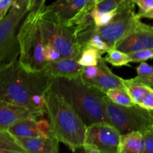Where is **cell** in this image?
<instances>
[{"label":"cell","instance_id":"6da1fadb","mask_svg":"<svg viewBox=\"0 0 153 153\" xmlns=\"http://www.w3.org/2000/svg\"><path fill=\"white\" fill-rule=\"evenodd\" d=\"M52 79L44 70H26L17 60L0 68V100L43 117L46 114L45 95Z\"/></svg>","mask_w":153,"mask_h":153},{"label":"cell","instance_id":"7a4b0ae2","mask_svg":"<svg viewBox=\"0 0 153 153\" xmlns=\"http://www.w3.org/2000/svg\"><path fill=\"white\" fill-rule=\"evenodd\" d=\"M50 89L61 96L80 116L86 126L109 121L104 109L105 93L78 78H53Z\"/></svg>","mask_w":153,"mask_h":153},{"label":"cell","instance_id":"3957f363","mask_svg":"<svg viewBox=\"0 0 153 153\" xmlns=\"http://www.w3.org/2000/svg\"><path fill=\"white\" fill-rule=\"evenodd\" d=\"M46 111L55 136L73 152L82 147L87 126L69 103L49 88L45 95Z\"/></svg>","mask_w":153,"mask_h":153},{"label":"cell","instance_id":"277c9868","mask_svg":"<svg viewBox=\"0 0 153 153\" xmlns=\"http://www.w3.org/2000/svg\"><path fill=\"white\" fill-rule=\"evenodd\" d=\"M41 11H30L18 31V61L29 71H42L46 61L43 54V36L40 25Z\"/></svg>","mask_w":153,"mask_h":153},{"label":"cell","instance_id":"5b68a950","mask_svg":"<svg viewBox=\"0 0 153 153\" xmlns=\"http://www.w3.org/2000/svg\"><path fill=\"white\" fill-rule=\"evenodd\" d=\"M28 0H14L0 20V68L17 61L19 55L18 31L29 12Z\"/></svg>","mask_w":153,"mask_h":153},{"label":"cell","instance_id":"8992f818","mask_svg":"<svg viewBox=\"0 0 153 153\" xmlns=\"http://www.w3.org/2000/svg\"><path fill=\"white\" fill-rule=\"evenodd\" d=\"M104 109L109 123L114 126L121 134L133 131L143 133L152 128V120L150 111L138 105H120L112 102L105 96Z\"/></svg>","mask_w":153,"mask_h":153},{"label":"cell","instance_id":"52a82bcc","mask_svg":"<svg viewBox=\"0 0 153 153\" xmlns=\"http://www.w3.org/2000/svg\"><path fill=\"white\" fill-rule=\"evenodd\" d=\"M40 25L43 41L52 43L62 58L79 59L83 46L79 43L76 26H68L49 17L41 11Z\"/></svg>","mask_w":153,"mask_h":153},{"label":"cell","instance_id":"ba28073f","mask_svg":"<svg viewBox=\"0 0 153 153\" xmlns=\"http://www.w3.org/2000/svg\"><path fill=\"white\" fill-rule=\"evenodd\" d=\"M134 5L135 4L133 1L128 2L126 1L108 24L101 27L96 26V32L111 49L116 47L140 21L134 11Z\"/></svg>","mask_w":153,"mask_h":153},{"label":"cell","instance_id":"9c48e42d","mask_svg":"<svg viewBox=\"0 0 153 153\" xmlns=\"http://www.w3.org/2000/svg\"><path fill=\"white\" fill-rule=\"evenodd\" d=\"M121 134L107 122L94 123L87 126L82 149L88 153H118Z\"/></svg>","mask_w":153,"mask_h":153},{"label":"cell","instance_id":"30bf717a","mask_svg":"<svg viewBox=\"0 0 153 153\" xmlns=\"http://www.w3.org/2000/svg\"><path fill=\"white\" fill-rule=\"evenodd\" d=\"M97 0H70L63 4H49L42 10L44 14L68 26H76L85 20Z\"/></svg>","mask_w":153,"mask_h":153},{"label":"cell","instance_id":"8fae6325","mask_svg":"<svg viewBox=\"0 0 153 153\" xmlns=\"http://www.w3.org/2000/svg\"><path fill=\"white\" fill-rule=\"evenodd\" d=\"M115 48L128 54L143 49H153V26L140 21L129 34Z\"/></svg>","mask_w":153,"mask_h":153},{"label":"cell","instance_id":"7c38bea8","mask_svg":"<svg viewBox=\"0 0 153 153\" xmlns=\"http://www.w3.org/2000/svg\"><path fill=\"white\" fill-rule=\"evenodd\" d=\"M8 131L16 137H56L49 120L30 117L12 126Z\"/></svg>","mask_w":153,"mask_h":153},{"label":"cell","instance_id":"4fadbf2b","mask_svg":"<svg viewBox=\"0 0 153 153\" xmlns=\"http://www.w3.org/2000/svg\"><path fill=\"white\" fill-rule=\"evenodd\" d=\"M30 117L38 118L40 117L27 108L0 100V130L8 131L16 123Z\"/></svg>","mask_w":153,"mask_h":153},{"label":"cell","instance_id":"5bb4252c","mask_svg":"<svg viewBox=\"0 0 153 153\" xmlns=\"http://www.w3.org/2000/svg\"><path fill=\"white\" fill-rule=\"evenodd\" d=\"M83 68L76 58H61L46 62L43 70L52 78H78L81 76Z\"/></svg>","mask_w":153,"mask_h":153},{"label":"cell","instance_id":"9a60e30c","mask_svg":"<svg viewBox=\"0 0 153 153\" xmlns=\"http://www.w3.org/2000/svg\"><path fill=\"white\" fill-rule=\"evenodd\" d=\"M101 69L100 75L95 79L85 82L88 85L98 88L106 94L111 89H126L124 79L115 75L106 64L105 58H102L98 63ZM85 82V81H84Z\"/></svg>","mask_w":153,"mask_h":153},{"label":"cell","instance_id":"2e32d148","mask_svg":"<svg viewBox=\"0 0 153 153\" xmlns=\"http://www.w3.org/2000/svg\"><path fill=\"white\" fill-rule=\"evenodd\" d=\"M26 153H57L59 140L56 137H16Z\"/></svg>","mask_w":153,"mask_h":153},{"label":"cell","instance_id":"e0dca14e","mask_svg":"<svg viewBox=\"0 0 153 153\" xmlns=\"http://www.w3.org/2000/svg\"><path fill=\"white\" fill-rule=\"evenodd\" d=\"M144 149L142 132L133 131L121 134L118 153H144Z\"/></svg>","mask_w":153,"mask_h":153},{"label":"cell","instance_id":"ac0fdd59","mask_svg":"<svg viewBox=\"0 0 153 153\" xmlns=\"http://www.w3.org/2000/svg\"><path fill=\"white\" fill-rule=\"evenodd\" d=\"M104 53L103 51L94 46H85L82 49L78 61L84 67L97 65L100 60L102 58V55Z\"/></svg>","mask_w":153,"mask_h":153},{"label":"cell","instance_id":"d6986e66","mask_svg":"<svg viewBox=\"0 0 153 153\" xmlns=\"http://www.w3.org/2000/svg\"><path fill=\"white\" fill-rule=\"evenodd\" d=\"M0 149H6L11 153H26L16 137L9 131L0 130Z\"/></svg>","mask_w":153,"mask_h":153},{"label":"cell","instance_id":"ffe728a7","mask_svg":"<svg viewBox=\"0 0 153 153\" xmlns=\"http://www.w3.org/2000/svg\"><path fill=\"white\" fill-rule=\"evenodd\" d=\"M105 60L106 62L115 67L128 65L130 62H131L128 53H126L117 48H111L109 49L107 52Z\"/></svg>","mask_w":153,"mask_h":153},{"label":"cell","instance_id":"44dd1931","mask_svg":"<svg viewBox=\"0 0 153 153\" xmlns=\"http://www.w3.org/2000/svg\"><path fill=\"white\" fill-rule=\"evenodd\" d=\"M106 96L114 103L124 106L136 105L128 91L125 89H111L106 92Z\"/></svg>","mask_w":153,"mask_h":153},{"label":"cell","instance_id":"7402d4cb","mask_svg":"<svg viewBox=\"0 0 153 153\" xmlns=\"http://www.w3.org/2000/svg\"><path fill=\"white\" fill-rule=\"evenodd\" d=\"M125 1L126 0H97L92 10L101 13L115 11L117 10Z\"/></svg>","mask_w":153,"mask_h":153},{"label":"cell","instance_id":"603a6c76","mask_svg":"<svg viewBox=\"0 0 153 153\" xmlns=\"http://www.w3.org/2000/svg\"><path fill=\"white\" fill-rule=\"evenodd\" d=\"M117 10L112 12H106V13H101L92 10L90 13V15L92 17L94 23L97 27L104 26V25L108 24L112 19L116 16Z\"/></svg>","mask_w":153,"mask_h":153},{"label":"cell","instance_id":"cb8c5ba5","mask_svg":"<svg viewBox=\"0 0 153 153\" xmlns=\"http://www.w3.org/2000/svg\"><path fill=\"white\" fill-rule=\"evenodd\" d=\"M43 54H44L45 61L46 62L48 61H54L61 58L60 52L55 49V46L51 43L48 41H43Z\"/></svg>","mask_w":153,"mask_h":153},{"label":"cell","instance_id":"d4e9b609","mask_svg":"<svg viewBox=\"0 0 153 153\" xmlns=\"http://www.w3.org/2000/svg\"><path fill=\"white\" fill-rule=\"evenodd\" d=\"M131 62H143L153 58V49H143L128 53Z\"/></svg>","mask_w":153,"mask_h":153},{"label":"cell","instance_id":"484cf974","mask_svg":"<svg viewBox=\"0 0 153 153\" xmlns=\"http://www.w3.org/2000/svg\"><path fill=\"white\" fill-rule=\"evenodd\" d=\"M100 72H101V69L98 64L94 66H86V67H84L82 70L81 78L85 82L92 80L100 75Z\"/></svg>","mask_w":153,"mask_h":153},{"label":"cell","instance_id":"4316f807","mask_svg":"<svg viewBox=\"0 0 153 153\" xmlns=\"http://www.w3.org/2000/svg\"><path fill=\"white\" fill-rule=\"evenodd\" d=\"M144 140V153H153V128H149L143 132Z\"/></svg>","mask_w":153,"mask_h":153},{"label":"cell","instance_id":"83f0119b","mask_svg":"<svg viewBox=\"0 0 153 153\" xmlns=\"http://www.w3.org/2000/svg\"><path fill=\"white\" fill-rule=\"evenodd\" d=\"M139 7V10L137 15L140 16L143 13L149 11L153 8V0H131Z\"/></svg>","mask_w":153,"mask_h":153},{"label":"cell","instance_id":"f1b7e54d","mask_svg":"<svg viewBox=\"0 0 153 153\" xmlns=\"http://www.w3.org/2000/svg\"><path fill=\"white\" fill-rule=\"evenodd\" d=\"M139 105L147 110H153V88L149 87Z\"/></svg>","mask_w":153,"mask_h":153},{"label":"cell","instance_id":"f546056e","mask_svg":"<svg viewBox=\"0 0 153 153\" xmlns=\"http://www.w3.org/2000/svg\"><path fill=\"white\" fill-rule=\"evenodd\" d=\"M137 76L136 77L137 78H143L146 76H149L153 73V67L149 65L147 63L143 62L140 63V65L137 67Z\"/></svg>","mask_w":153,"mask_h":153},{"label":"cell","instance_id":"4dcf8cb0","mask_svg":"<svg viewBox=\"0 0 153 153\" xmlns=\"http://www.w3.org/2000/svg\"><path fill=\"white\" fill-rule=\"evenodd\" d=\"M28 8L30 11H42L45 7L46 0H28Z\"/></svg>","mask_w":153,"mask_h":153},{"label":"cell","instance_id":"1f68e13d","mask_svg":"<svg viewBox=\"0 0 153 153\" xmlns=\"http://www.w3.org/2000/svg\"><path fill=\"white\" fill-rule=\"evenodd\" d=\"M14 0H0V20L8 12Z\"/></svg>","mask_w":153,"mask_h":153},{"label":"cell","instance_id":"d6a6232c","mask_svg":"<svg viewBox=\"0 0 153 153\" xmlns=\"http://www.w3.org/2000/svg\"><path fill=\"white\" fill-rule=\"evenodd\" d=\"M131 79H132L133 81H134V82L144 84V85H148V86H149L150 88H153V73H152L151 75H149V76H146V77H143V78L134 77Z\"/></svg>","mask_w":153,"mask_h":153},{"label":"cell","instance_id":"836d02e7","mask_svg":"<svg viewBox=\"0 0 153 153\" xmlns=\"http://www.w3.org/2000/svg\"><path fill=\"white\" fill-rule=\"evenodd\" d=\"M139 18H149V19H153V8L149 10V11L143 13L140 16H139Z\"/></svg>","mask_w":153,"mask_h":153},{"label":"cell","instance_id":"e575fe53","mask_svg":"<svg viewBox=\"0 0 153 153\" xmlns=\"http://www.w3.org/2000/svg\"><path fill=\"white\" fill-rule=\"evenodd\" d=\"M70 1V0H56L55 1H54L53 3H52V4H54V5H57V4H63V3L67 2V1Z\"/></svg>","mask_w":153,"mask_h":153},{"label":"cell","instance_id":"d590c367","mask_svg":"<svg viewBox=\"0 0 153 153\" xmlns=\"http://www.w3.org/2000/svg\"><path fill=\"white\" fill-rule=\"evenodd\" d=\"M0 153H11V152L8 150H6V149H0Z\"/></svg>","mask_w":153,"mask_h":153},{"label":"cell","instance_id":"8d00e7d4","mask_svg":"<svg viewBox=\"0 0 153 153\" xmlns=\"http://www.w3.org/2000/svg\"><path fill=\"white\" fill-rule=\"evenodd\" d=\"M149 111H150L151 117H152V128H153V110H149Z\"/></svg>","mask_w":153,"mask_h":153},{"label":"cell","instance_id":"74e56055","mask_svg":"<svg viewBox=\"0 0 153 153\" xmlns=\"http://www.w3.org/2000/svg\"><path fill=\"white\" fill-rule=\"evenodd\" d=\"M126 1H128V2H130V1H131V0H126Z\"/></svg>","mask_w":153,"mask_h":153}]
</instances>
